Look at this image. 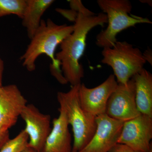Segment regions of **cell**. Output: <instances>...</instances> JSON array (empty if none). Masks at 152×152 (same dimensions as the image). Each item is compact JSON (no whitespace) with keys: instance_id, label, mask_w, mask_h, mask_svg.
Wrapping results in <instances>:
<instances>
[{"instance_id":"cell-1","label":"cell","mask_w":152,"mask_h":152,"mask_svg":"<svg viewBox=\"0 0 152 152\" xmlns=\"http://www.w3.org/2000/svg\"><path fill=\"white\" fill-rule=\"evenodd\" d=\"M75 23L73 31L61 43V50L55 56L63 75L72 86L80 84L84 76L80 60L84 53L88 34L95 27L103 26L107 23V18L104 13L93 16L78 13Z\"/></svg>"},{"instance_id":"cell-2","label":"cell","mask_w":152,"mask_h":152,"mask_svg":"<svg viewBox=\"0 0 152 152\" xmlns=\"http://www.w3.org/2000/svg\"><path fill=\"white\" fill-rule=\"evenodd\" d=\"M74 25H58L50 19L41 21L24 54L20 58L23 66L29 72L36 69V60L41 55L45 54L52 61L51 74L60 83H68L61 68L60 63L56 59L57 46L73 31Z\"/></svg>"},{"instance_id":"cell-3","label":"cell","mask_w":152,"mask_h":152,"mask_svg":"<svg viewBox=\"0 0 152 152\" xmlns=\"http://www.w3.org/2000/svg\"><path fill=\"white\" fill-rule=\"evenodd\" d=\"M80 85L73 86L67 92L57 94L60 108L64 111L69 125L72 126L74 136L72 150L77 152L86 145L97 128L96 117L84 110L80 104Z\"/></svg>"},{"instance_id":"cell-4","label":"cell","mask_w":152,"mask_h":152,"mask_svg":"<svg viewBox=\"0 0 152 152\" xmlns=\"http://www.w3.org/2000/svg\"><path fill=\"white\" fill-rule=\"evenodd\" d=\"M97 3L107 18V27L96 38V44L100 48H112L117 42V35L123 30L138 24L152 23L147 18L130 15L132 5L128 0H98Z\"/></svg>"},{"instance_id":"cell-5","label":"cell","mask_w":152,"mask_h":152,"mask_svg":"<svg viewBox=\"0 0 152 152\" xmlns=\"http://www.w3.org/2000/svg\"><path fill=\"white\" fill-rule=\"evenodd\" d=\"M102 55V63L112 68L118 83L123 85L144 69L146 62L141 51L125 41H117L112 48H103Z\"/></svg>"},{"instance_id":"cell-6","label":"cell","mask_w":152,"mask_h":152,"mask_svg":"<svg viewBox=\"0 0 152 152\" xmlns=\"http://www.w3.org/2000/svg\"><path fill=\"white\" fill-rule=\"evenodd\" d=\"M152 118L140 114L124 122L118 143L137 151L149 152L152 150Z\"/></svg>"},{"instance_id":"cell-7","label":"cell","mask_w":152,"mask_h":152,"mask_svg":"<svg viewBox=\"0 0 152 152\" xmlns=\"http://www.w3.org/2000/svg\"><path fill=\"white\" fill-rule=\"evenodd\" d=\"M135 94L133 78L126 85L118 83L108 101L106 114L114 119L124 122L137 117L140 113L136 105Z\"/></svg>"},{"instance_id":"cell-8","label":"cell","mask_w":152,"mask_h":152,"mask_svg":"<svg viewBox=\"0 0 152 152\" xmlns=\"http://www.w3.org/2000/svg\"><path fill=\"white\" fill-rule=\"evenodd\" d=\"M118 85L113 75H110L103 83L92 88L81 83L79 86L78 96L82 107L96 117L105 114L108 101Z\"/></svg>"},{"instance_id":"cell-9","label":"cell","mask_w":152,"mask_h":152,"mask_svg":"<svg viewBox=\"0 0 152 152\" xmlns=\"http://www.w3.org/2000/svg\"><path fill=\"white\" fill-rule=\"evenodd\" d=\"M97 128L89 142L78 152H108L118 143L124 122L104 114L96 117Z\"/></svg>"},{"instance_id":"cell-10","label":"cell","mask_w":152,"mask_h":152,"mask_svg":"<svg viewBox=\"0 0 152 152\" xmlns=\"http://www.w3.org/2000/svg\"><path fill=\"white\" fill-rule=\"evenodd\" d=\"M20 117L26 123L24 129L28 136L27 147L41 152L50 132V116L41 113L33 104H27Z\"/></svg>"},{"instance_id":"cell-11","label":"cell","mask_w":152,"mask_h":152,"mask_svg":"<svg viewBox=\"0 0 152 152\" xmlns=\"http://www.w3.org/2000/svg\"><path fill=\"white\" fill-rule=\"evenodd\" d=\"M27 104L16 85L0 86V129L9 130L15 125Z\"/></svg>"},{"instance_id":"cell-12","label":"cell","mask_w":152,"mask_h":152,"mask_svg":"<svg viewBox=\"0 0 152 152\" xmlns=\"http://www.w3.org/2000/svg\"><path fill=\"white\" fill-rule=\"evenodd\" d=\"M59 115L54 119L53 127L41 152H72V136L65 113L59 109Z\"/></svg>"},{"instance_id":"cell-13","label":"cell","mask_w":152,"mask_h":152,"mask_svg":"<svg viewBox=\"0 0 152 152\" xmlns=\"http://www.w3.org/2000/svg\"><path fill=\"white\" fill-rule=\"evenodd\" d=\"M136 88L135 101L140 113L152 118V75L145 69L133 77Z\"/></svg>"},{"instance_id":"cell-14","label":"cell","mask_w":152,"mask_h":152,"mask_svg":"<svg viewBox=\"0 0 152 152\" xmlns=\"http://www.w3.org/2000/svg\"><path fill=\"white\" fill-rule=\"evenodd\" d=\"M26 4L22 18V24L26 28L30 39L40 25L42 17L53 4V0H26Z\"/></svg>"},{"instance_id":"cell-15","label":"cell","mask_w":152,"mask_h":152,"mask_svg":"<svg viewBox=\"0 0 152 152\" xmlns=\"http://www.w3.org/2000/svg\"><path fill=\"white\" fill-rule=\"evenodd\" d=\"M26 4V0H0V18L14 15L22 19Z\"/></svg>"},{"instance_id":"cell-16","label":"cell","mask_w":152,"mask_h":152,"mask_svg":"<svg viewBox=\"0 0 152 152\" xmlns=\"http://www.w3.org/2000/svg\"><path fill=\"white\" fill-rule=\"evenodd\" d=\"M28 136L24 129L16 137L10 139L0 149V152H22L27 147Z\"/></svg>"},{"instance_id":"cell-17","label":"cell","mask_w":152,"mask_h":152,"mask_svg":"<svg viewBox=\"0 0 152 152\" xmlns=\"http://www.w3.org/2000/svg\"><path fill=\"white\" fill-rule=\"evenodd\" d=\"M70 6L73 10L77 13L84 14L87 16H93L95 14L88 10L82 4L81 1H69Z\"/></svg>"},{"instance_id":"cell-18","label":"cell","mask_w":152,"mask_h":152,"mask_svg":"<svg viewBox=\"0 0 152 152\" xmlns=\"http://www.w3.org/2000/svg\"><path fill=\"white\" fill-rule=\"evenodd\" d=\"M108 152H140L133 150L124 144L117 143ZM149 152H152V150Z\"/></svg>"},{"instance_id":"cell-19","label":"cell","mask_w":152,"mask_h":152,"mask_svg":"<svg viewBox=\"0 0 152 152\" xmlns=\"http://www.w3.org/2000/svg\"><path fill=\"white\" fill-rule=\"evenodd\" d=\"M56 10L58 12H59L64 16L68 18V20H70L73 21L75 22L77 17V16L78 13L75 11L71 10H63L61 9H58Z\"/></svg>"},{"instance_id":"cell-20","label":"cell","mask_w":152,"mask_h":152,"mask_svg":"<svg viewBox=\"0 0 152 152\" xmlns=\"http://www.w3.org/2000/svg\"><path fill=\"white\" fill-rule=\"evenodd\" d=\"M10 139L9 131L0 129V149Z\"/></svg>"},{"instance_id":"cell-21","label":"cell","mask_w":152,"mask_h":152,"mask_svg":"<svg viewBox=\"0 0 152 152\" xmlns=\"http://www.w3.org/2000/svg\"><path fill=\"white\" fill-rule=\"evenodd\" d=\"M142 55L146 61H147L152 66V52L151 50V49L150 48L147 49V50L145 51L143 53H142Z\"/></svg>"},{"instance_id":"cell-22","label":"cell","mask_w":152,"mask_h":152,"mask_svg":"<svg viewBox=\"0 0 152 152\" xmlns=\"http://www.w3.org/2000/svg\"><path fill=\"white\" fill-rule=\"evenodd\" d=\"M4 63L0 57V86H2V77L3 72L4 70Z\"/></svg>"},{"instance_id":"cell-23","label":"cell","mask_w":152,"mask_h":152,"mask_svg":"<svg viewBox=\"0 0 152 152\" xmlns=\"http://www.w3.org/2000/svg\"><path fill=\"white\" fill-rule=\"evenodd\" d=\"M22 152H38L37 151L32 148H30V147H27Z\"/></svg>"},{"instance_id":"cell-24","label":"cell","mask_w":152,"mask_h":152,"mask_svg":"<svg viewBox=\"0 0 152 152\" xmlns=\"http://www.w3.org/2000/svg\"><path fill=\"white\" fill-rule=\"evenodd\" d=\"M140 1L142 3H147V4H148L149 5L152 6L151 1Z\"/></svg>"},{"instance_id":"cell-25","label":"cell","mask_w":152,"mask_h":152,"mask_svg":"<svg viewBox=\"0 0 152 152\" xmlns=\"http://www.w3.org/2000/svg\"><path fill=\"white\" fill-rule=\"evenodd\" d=\"M72 152H77L76 151H73V150H72Z\"/></svg>"}]
</instances>
